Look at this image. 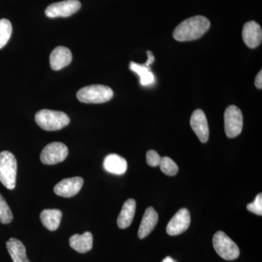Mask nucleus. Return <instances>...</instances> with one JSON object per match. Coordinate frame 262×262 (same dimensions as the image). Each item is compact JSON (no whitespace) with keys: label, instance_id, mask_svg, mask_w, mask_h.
Masks as SVG:
<instances>
[{"label":"nucleus","instance_id":"21","mask_svg":"<svg viewBox=\"0 0 262 262\" xmlns=\"http://www.w3.org/2000/svg\"><path fill=\"white\" fill-rule=\"evenodd\" d=\"M12 24L8 19L0 20V49L4 47L11 37Z\"/></svg>","mask_w":262,"mask_h":262},{"label":"nucleus","instance_id":"17","mask_svg":"<svg viewBox=\"0 0 262 262\" xmlns=\"http://www.w3.org/2000/svg\"><path fill=\"white\" fill-rule=\"evenodd\" d=\"M71 248L80 253L89 252L93 248V235L86 232L82 234H76L70 239Z\"/></svg>","mask_w":262,"mask_h":262},{"label":"nucleus","instance_id":"16","mask_svg":"<svg viewBox=\"0 0 262 262\" xmlns=\"http://www.w3.org/2000/svg\"><path fill=\"white\" fill-rule=\"evenodd\" d=\"M136 208L135 200L128 199L124 203L117 222L120 229H126L130 227L135 215Z\"/></svg>","mask_w":262,"mask_h":262},{"label":"nucleus","instance_id":"8","mask_svg":"<svg viewBox=\"0 0 262 262\" xmlns=\"http://www.w3.org/2000/svg\"><path fill=\"white\" fill-rule=\"evenodd\" d=\"M81 8L78 0H64L59 3H53L46 10V15L49 18L69 17L75 14Z\"/></svg>","mask_w":262,"mask_h":262},{"label":"nucleus","instance_id":"6","mask_svg":"<svg viewBox=\"0 0 262 262\" xmlns=\"http://www.w3.org/2000/svg\"><path fill=\"white\" fill-rule=\"evenodd\" d=\"M244 117L242 112L237 106L231 105L225 113V132L229 138H234L242 132Z\"/></svg>","mask_w":262,"mask_h":262},{"label":"nucleus","instance_id":"4","mask_svg":"<svg viewBox=\"0 0 262 262\" xmlns=\"http://www.w3.org/2000/svg\"><path fill=\"white\" fill-rule=\"evenodd\" d=\"M114 92L108 86L93 84L82 88L77 92L79 101L84 103H102L113 98Z\"/></svg>","mask_w":262,"mask_h":262},{"label":"nucleus","instance_id":"27","mask_svg":"<svg viewBox=\"0 0 262 262\" xmlns=\"http://www.w3.org/2000/svg\"><path fill=\"white\" fill-rule=\"evenodd\" d=\"M147 56H148L147 61H146V63H144V65L146 66V67H150V65H151V63H152L153 62L155 61V56H154V55L152 54V53H151V51H147Z\"/></svg>","mask_w":262,"mask_h":262},{"label":"nucleus","instance_id":"2","mask_svg":"<svg viewBox=\"0 0 262 262\" xmlns=\"http://www.w3.org/2000/svg\"><path fill=\"white\" fill-rule=\"evenodd\" d=\"M35 121L43 130L53 131L61 130L68 125L70 119L63 112L42 110L36 114Z\"/></svg>","mask_w":262,"mask_h":262},{"label":"nucleus","instance_id":"15","mask_svg":"<svg viewBox=\"0 0 262 262\" xmlns=\"http://www.w3.org/2000/svg\"><path fill=\"white\" fill-rule=\"evenodd\" d=\"M103 165L106 171L115 175H122L125 173L127 168L126 160L116 154L107 155L103 160Z\"/></svg>","mask_w":262,"mask_h":262},{"label":"nucleus","instance_id":"24","mask_svg":"<svg viewBox=\"0 0 262 262\" xmlns=\"http://www.w3.org/2000/svg\"><path fill=\"white\" fill-rule=\"evenodd\" d=\"M248 211L258 215H262V194L261 193L256 196L255 201L247 206Z\"/></svg>","mask_w":262,"mask_h":262},{"label":"nucleus","instance_id":"5","mask_svg":"<svg viewBox=\"0 0 262 262\" xmlns=\"http://www.w3.org/2000/svg\"><path fill=\"white\" fill-rule=\"evenodd\" d=\"M213 245L215 251L224 259L232 261L239 257L238 246L222 231H219L214 234Z\"/></svg>","mask_w":262,"mask_h":262},{"label":"nucleus","instance_id":"25","mask_svg":"<svg viewBox=\"0 0 262 262\" xmlns=\"http://www.w3.org/2000/svg\"><path fill=\"white\" fill-rule=\"evenodd\" d=\"M162 158L155 150H149L146 153V162L151 167H157L160 165Z\"/></svg>","mask_w":262,"mask_h":262},{"label":"nucleus","instance_id":"3","mask_svg":"<svg viewBox=\"0 0 262 262\" xmlns=\"http://www.w3.org/2000/svg\"><path fill=\"white\" fill-rule=\"evenodd\" d=\"M17 160L13 153L3 151L0 153V182L7 189H15L16 184Z\"/></svg>","mask_w":262,"mask_h":262},{"label":"nucleus","instance_id":"13","mask_svg":"<svg viewBox=\"0 0 262 262\" xmlns=\"http://www.w3.org/2000/svg\"><path fill=\"white\" fill-rule=\"evenodd\" d=\"M72 61V52L69 48L63 46H58L55 48L50 56V63L53 70H61L70 65Z\"/></svg>","mask_w":262,"mask_h":262},{"label":"nucleus","instance_id":"11","mask_svg":"<svg viewBox=\"0 0 262 262\" xmlns=\"http://www.w3.org/2000/svg\"><path fill=\"white\" fill-rule=\"evenodd\" d=\"M190 125L200 141L206 143L209 139V127L206 114L201 110H196L192 113Z\"/></svg>","mask_w":262,"mask_h":262},{"label":"nucleus","instance_id":"23","mask_svg":"<svg viewBox=\"0 0 262 262\" xmlns=\"http://www.w3.org/2000/svg\"><path fill=\"white\" fill-rule=\"evenodd\" d=\"M13 215L3 196L0 194V222L3 224H9L13 220Z\"/></svg>","mask_w":262,"mask_h":262},{"label":"nucleus","instance_id":"1","mask_svg":"<svg viewBox=\"0 0 262 262\" xmlns=\"http://www.w3.org/2000/svg\"><path fill=\"white\" fill-rule=\"evenodd\" d=\"M211 27V22L202 15L191 17L177 26L173 37L179 42L195 40L204 35Z\"/></svg>","mask_w":262,"mask_h":262},{"label":"nucleus","instance_id":"10","mask_svg":"<svg viewBox=\"0 0 262 262\" xmlns=\"http://www.w3.org/2000/svg\"><path fill=\"white\" fill-rule=\"evenodd\" d=\"M84 180L81 177L63 179L54 187V192L63 198L75 196L83 186Z\"/></svg>","mask_w":262,"mask_h":262},{"label":"nucleus","instance_id":"26","mask_svg":"<svg viewBox=\"0 0 262 262\" xmlns=\"http://www.w3.org/2000/svg\"><path fill=\"white\" fill-rule=\"evenodd\" d=\"M255 85L258 89H262V71L258 72V75H256V79H255Z\"/></svg>","mask_w":262,"mask_h":262},{"label":"nucleus","instance_id":"28","mask_svg":"<svg viewBox=\"0 0 262 262\" xmlns=\"http://www.w3.org/2000/svg\"><path fill=\"white\" fill-rule=\"evenodd\" d=\"M162 262H176V261H174L173 258L169 257V256H168V257L164 258L163 261Z\"/></svg>","mask_w":262,"mask_h":262},{"label":"nucleus","instance_id":"18","mask_svg":"<svg viewBox=\"0 0 262 262\" xmlns=\"http://www.w3.org/2000/svg\"><path fill=\"white\" fill-rule=\"evenodd\" d=\"M6 245L13 262H30L27 257L25 246L18 239L10 238Z\"/></svg>","mask_w":262,"mask_h":262},{"label":"nucleus","instance_id":"9","mask_svg":"<svg viewBox=\"0 0 262 262\" xmlns=\"http://www.w3.org/2000/svg\"><path fill=\"white\" fill-rule=\"evenodd\" d=\"M191 223L190 213L187 208L179 210L167 225V233L169 235H179L189 228Z\"/></svg>","mask_w":262,"mask_h":262},{"label":"nucleus","instance_id":"20","mask_svg":"<svg viewBox=\"0 0 262 262\" xmlns=\"http://www.w3.org/2000/svg\"><path fill=\"white\" fill-rule=\"evenodd\" d=\"M130 70L135 72L140 77V83L141 85L147 86L152 84L155 81V76L151 72V68L146 67L144 64L131 62L130 64Z\"/></svg>","mask_w":262,"mask_h":262},{"label":"nucleus","instance_id":"12","mask_svg":"<svg viewBox=\"0 0 262 262\" xmlns=\"http://www.w3.org/2000/svg\"><path fill=\"white\" fill-rule=\"evenodd\" d=\"M243 39L245 44L250 48L258 47L262 40V30L259 24L256 21H248L243 29Z\"/></svg>","mask_w":262,"mask_h":262},{"label":"nucleus","instance_id":"22","mask_svg":"<svg viewBox=\"0 0 262 262\" xmlns=\"http://www.w3.org/2000/svg\"><path fill=\"white\" fill-rule=\"evenodd\" d=\"M160 170L166 175L173 177L177 175L179 171V167L177 163L173 160L170 159L168 157L162 158L160 163Z\"/></svg>","mask_w":262,"mask_h":262},{"label":"nucleus","instance_id":"14","mask_svg":"<svg viewBox=\"0 0 262 262\" xmlns=\"http://www.w3.org/2000/svg\"><path fill=\"white\" fill-rule=\"evenodd\" d=\"M158 222V214L154 208L151 207L146 208L138 232L139 238L144 239L147 237L156 227Z\"/></svg>","mask_w":262,"mask_h":262},{"label":"nucleus","instance_id":"19","mask_svg":"<svg viewBox=\"0 0 262 262\" xmlns=\"http://www.w3.org/2000/svg\"><path fill=\"white\" fill-rule=\"evenodd\" d=\"M62 212L58 209H45L41 212V222L50 231H55L61 224Z\"/></svg>","mask_w":262,"mask_h":262},{"label":"nucleus","instance_id":"7","mask_svg":"<svg viewBox=\"0 0 262 262\" xmlns=\"http://www.w3.org/2000/svg\"><path fill=\"white\" fill-rule=\"evenodd\" d=\"M69 150L64 144L53 142L42 149L40 155L41 162L45 165H56L61 163L68 156Z\"/></svg>","mask_w":262,"mask_h":262}]
</instances>
